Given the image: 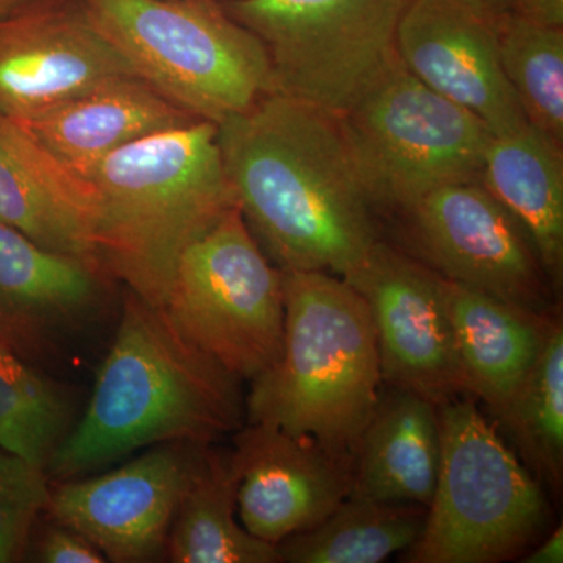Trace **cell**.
Segmentation results:
<instances>
[{
    "instance_id": "cell-1",
    "label": "cell",
    "mask_w": 563,
    "mask_h": 563,
    "mask_svg": "<svg viewBox=\"0 0 563 563\" xmlns=\"http://www.w3.org/2000/svg\"><path fill=\"white\" fill-rule=\"evenodd\" d=\"M218 140L236 207L280 272L346 277L380 240L340 114L272 92Z\"/></svg>"
},
{
    "instance_id": "cell-2",
    "label": "cell",
    "mask_w": 563,
    "mask_h": 563,
    "mask_svg": "<svg viewBox=\"0 0 563 563\" xmlns=\"http://www.w3.org/2000/svg\"><path fill=\"white\" fill-rule=\"evenodd\" d=\"M242 418L239 377L129 291L87 410L46 472L76 479L152 444H209Z\"/></svg>"
},
{
    "instance_id": "cell-3",
    "label": "cell",
    "mask_w": 563,
    "mask_h": 563,
    "mask_svg": "<svg viewBox=\"0 0 563 563\" xmlns=\"http://www.w3.org/2000/svg\"><path fill=\"white\" fill-rule=\"evenodd\" d=\"M87 179L98 195L95 242L103 272L157 309L185 247L236 207L218 125L206 120L133 141Z\"/></svg>"
},
{
    "instance_id": "cell-4",
    "label": "cell",
    "mask_w": 563,
    "mask_h": 563,
    "mask_svg": "<svg viewBox=\"0 0 563 563\" xmlns=\"http://www.w3.org/2000/svg\"><path fill=\"white\" fill-rule=\"evenodd\" d=\"M282 280L284 346L252 379L247 421L355 455L384 383L368 306L333 274L282 272Z\"/></svg>"
},
{
    "instance_id": "cell-5",
    "label": "cell",
    "mask_w": 563,
    "mask_h": 563,
    "mask_svg": "<svg viewBox=\"0 0 563 563\" xmlns=\"http://www.w3.org/2000/svg\"><path fill=\"white\" fill-rule=\"evenodd\" d=\"M135 76L220 125L273 92L265 47L221 0H77Z\"/></svg>"
},
{
    "instance_id": "cell-6",
    "label": "cell",
    "mask_w": 563,
    "mask_h": 563,
    "mask_svg": "<svg viewBox=\"0 0 563 563\" xmlns=\"http://www.w3.org/2000/svg\"><path fill=\"white\" fill-rule=\"evenodd\" d=\"M442 457L412 563H496L518 558L550 518L542 485L470 398L439 406Z\"/></svg>"
},
{
    "instance_id": "cell-7",
    "label": "cell",
    "mask_w": 563,
    "mask_h": 563,
    "mask_svg": "<svg viewBox=\"0 0 563 563\" xmlns=\"http://www.w3.org/2000/svg\"><path fill=\"white\" fill-rule=\"evenodd\" d=\"M340 120L373 209L398 214L446 185L481 180L493 135L476 114L422 84L398 57Z\"/></svg>"
},
{
    "instance_id": "cell-8",
    "label": "cell",
    "mask_w": 563,
    "mask_h": 563,
    "mask_svg": "<svg viewBox=\"0 0 563 563\" xmlns=\"http://www.w3.org/2000/svg\"><path fill=\"white\" fill-rule=\"evenodd\" d=\"M161 309L185 340L239 379H255L279 361L282 272L239 207L185 247Z\"/></svg>"
},
{
    "instance_id": "cell-9",
    "label": "cell",
    "mask_w": 563,
    "mask_h": 563,
    "mask_svg": "<svg viewBox=\"0 0 563 563\" xmlns=\"http://www.w3.org/2000/svg\"><path fill=\"white\" fill-rule=\"evenodd\" d=\"M410 0H224L265 47L273 92L342 114L396 58Z\"/></svg>"
},
{
    "instance_id": "cell-10",
    "label": "cell",
    "mask_w": 563,
    "mask_h": 563,
    "mask_svg": "<svg viewBox=\"0 0 563 563\" xmlns=\"http://www.w3.org/2000/svg\"><path fill=\"white\" fill-rule=\"evenodd\" d=\"M407 254L444 279L542 314L553 284L531 235L483 181L429 192L401 213Z\"/></svg>"
},
{
    "instance_id": "cell-11",
    "label": "cell",
    "mask_w": 563,
    "mask_h": 563,
    "mask_svg": "<svg viewBox=\"0 0 563 563\" xmlns=\"http://www.w3.org/2000/svg\"><path fill=\"white\" fill-rule=\"evenodd\" d=\"M343 279L368 306L384 383L437 407L466 395L439 273L377 240Z\"/></svg>"
},
{
    "instance_id": "cell-12",
    "label": "cell",
    "mask_w": 563,
    "mask_h": 563,
    "mask_svg": "<svg viewBox=\"0 0 563 563\" xmlns=\"http://www.w3.org/2000/svg\"><path fill=\"white\" fill-rule=\"evenodd\" d=\"M504 11L488 0H410L395 41L404 68L493 135L528 125L499 58Z\"/></svg>"
},
{
    "instance_id": "cell-13",
    "label": "cell",
    "mask_w": 563,
    "mask_h": 563,
    "mask_svg": "<svg viewBox=\"0 0 563 563\" xmlns=\"http://www.w3.org/2000/svg\"><path fill=\"white\" fill-rule=\"evenodd\" d=\"M206 444L165 443L113 472L66 481L47 506L58 525L111 562L154 561L166 550L181 493Z\"/></svg>"
},
{
    "instance_id": "cell-14",
    "label": "cell",
    "mask_w": 563,
    "mask_h": 563,
    "mask_svg": "<svg viewBox=\"0 0 563 563\" xmlns=\"http://www.w3.org/2000/svg\"><path fill=\"white\" fill-rule=\"evenodd\" d=\"M125 76L135 73L77 0H38L0 20L3 117L31 120Z\"/></svg>"
},
{
    "instance_id": "cell-15",
    "label": "cell",
    "mask_w": 563,
    "mask_h": 563,
    "mask_svg": "<svg viewBox=\"0 0 563 563\" xmlns=\"http://www.w3.org/2000/svg\"><path fill=\"white\" fill-rule=\"evenodd\" d=\"M233 444L236 512L244 529L263 542L277 544L309 531L350 496L354 454L265 422H250Z\"/></svg>"
},
{
    "instance_id": "cell-16",
    "label": "cell",
    "mask_w": 563,
    "mask_h": 563,
    "mask_svg": "<svg viewBox=\"0 0 563 563\" xmlns=\"http://www.w3.org/2000/svg\"><path fill=\"white\" fill-rule=\"evenodd\" d=\"M98 263L47 250L0 222V342L25 357L54 350L102 303Z\"/></svg>"
},
{
    "instance_id": "cell-17",
    "label": "cell",
    "mask_w": 563,
    "mask_h": 563,
    "mask_svg": "<svg viewBox=\"0 0 563 563\" xmlns=\"http://www.w3.org/2000/svg\"><path fill=\"white\" fill-rule=\"evenodd\" d=\"M98 195L20 122L0 114V222L47 250L98 263Z\"/></svg>"
},
{
    "instance_id": "cell-18",
    "label": "cell",
    "mask_w": 563,
    "mask_h": 563,
    "mask_svg": "<svg viewBox=\"0 0 563 563\" xmlns=\"http://www.w3.org/2000/svg\"><path fill=\"white\" fill-rule=\"evenodd\" d=\"M192 121L198 120L146 81L125 76L18 122L87 179L111 152Z\"/></svg>"
},
{
    "instance_id": "cell-19",
    "label": "cell",
    "mask_w": 563,
    "mask_h": 563,
    "mask_svg": "<svg viewBox=\"0 0 563 563\" xmlns=\"http://www.w3.org/2000/svg\"><path fill=\"white\" fill-rule=\"evenodd\" d=\"M444 298L466 395L498 415L531 373L558 313L532 312L448 279Z\"/></svg>"
},
{
    "instance_id": "cell-20",
    "label": "cell",
    "mask_w": 563,
    "mask_h": 563,
    "mask_svg": "<svg viewBox=\"0 0 563 563\" xmlns=\"http://www.w3.org/2000/svg\"><path fill=\"white\" fill-rule=\"evenodd\" d=\"M442 457L439 407L404 388L380 391L355 450L350 495L428 507Z\"/></svg>"
},
{
    "instance_id": "cell-21",
    "label": "cell",
    "mask_w": 563,
    "mask_h": 563,
    "mask_svg": "<svg viewBox=\"0 0 563 563\" xmlns=\"http://www.w3.org/2000/svg\"><path fill=\"white\" fill-rule=\"evenodd\" d=\"M481 181L525 225L558 295L563 279L562 146L529 124L492 135Z\"/></svg>"
},
{
    "instance_id": "cell-22",
    "label": "cell",
    "mask_w": 563,
    "mask_h": 563,
    "mask_svg": "<svg viewBox=\"0 0 563 563\" xmlns=\"http://www.w3.org/2000/svg\"><path fill=\"white\" fill-rule=\"evenodd\" d=\"M236 476L231 459L202 448L184 493L166 550L176 563L280 562L276 544L263 542L240 525Z\"/></svg>"
},
{
    "instance_id": "cell-23",
    "label": "cell",
    "mask_w": 563,
    "mask_h": 563,
    "mask_svg": "<svg viewBox=\"0 0 563 563\" xmlns=\"http://www.w3.org/2000/svg\"><path fill=\"white\" fill-rule=\"evenodd\" d=\"M428 507L350 495L325 520L277 543L280 562L377 563L409 550L424 531Z\"/></svg>"
},
{
    "instance_id": "cell-24",
    "label": "cell",
    "mask_w": 563,
    "mask_h": 563,
    "mask_svg": "<svg viewBox=\"0 0 563 563\" xmlns=\"http://www.w3.org/2000/svg\"><path fill=\"white\" fill-rule=\"evenodd\" d=\"M74 418L69 388L0 342V448L46 472Z\"/></svg>"
},
{
    "instance_id": "cell-25",
    "label": "cell",
    "mask_w": 563,
    "mask_h": 563,
    "mask_svg": "<svg viewBox=\"0 0 563 563\" xmlns=\"http://www.w3.org/2000/svg\"><path fill=\"white\" fill-rule=\"evenodd\" d=\"M520 450L526 465L561 490L563 476V328L551 322L547 342L531 373L496 415Z\"/></svg>"
},
{
    "instance_id": "cell-26",
    "label": "cell",
    "mask_w": 563,
    "mask_h": 563,
    "mask_svg": "<svg viewBox=\"0 0 563 563\" xmlns=\"http://www.w3.org/2000/svg\"><path fill=\"white\" fill-rule=\"evenodd\" d=\"M499 58L528 124L562 146L563 27L506 10L499 27Z\"/></svg>"
},
{
    "instance_id": "cell-27",
    "label": "cell",
    "mask_w": 563,
    "mask_h": 563,
    "mask_svg": "<svg viewBox=\"0 0 563 563\" xmlns=\"http://www.w3.org/2000/svg\"><path fill=\"white\" fill-rule=\"evenodd\" d=\"M49 501L46 472L0 448V563L20 558Z\"/></svg>"
},
{
    "instance_id": "cell-28",
    "label": "cell",
    "mask_w": 563,
    "mask_h": 563,
    "mask_svg": "<svg viewBox=\"0 0 563 563\" xmlns=\"http://www.w3.org/2000/svg\"><path fill=\"white\" fill-rule=\"evenodd\" d=\"M38 561L46 563H102L106 555L68 526H51L38 544Z\"/></svg>"
},
{
    "instance_id": "cell-29",
    "label": "cell",
    "mask_w": 563,
    "mask_h": 563,
    "mask_svg": "<svg viewBox=\"0 0 563 563\" xmlns=\"http://www.w3.org/2000/svg\"><path fill=\"white\" fill-rule=\"evenodd\" d=\"M509 11L539 24L563 27V0H510Z\"/></svg>"
},
{
    "instance_id": "cell-30",
    "label": "cell",
    "mask_w": 563,
    "mask_h": 563,
    "mask_svg": "<svg viewBox=\"0 0 563 563\" xmlns=\"http://www.w3.org/2000/svg\"><path fill=\"white\" fill-rule=\"evenodd\" d=\"M523 563H562L563 562V531L562 526L558 529L540 547L531 553L526 554L521 559Z\"/></svg>"
},
{
    "instance_id": "cell-31",
    "label": "cell",
    "mask_w": 563,
    "mask_h": 563,
    "mask_svg": "<svg viewBox=\"0 0 563 563\" xmlns=\"http://www.w3.org/2000/svg\"><path fill=\"white\" fill-rule=\"evenodd\" d=\"M35 2H38V0H0V20L27 9L29 5Z\"/></svg>"
},
{
    "instance_id": "cell-32",
    "label": "cell",
    "mask_w": 563,
    "mask_h": 563,
    "mask_svg": "<svg viewBox=\"0 0 563 563\" xmlns=\"http://www.w3.org/2000/svg\"><path fill=\"white\" fill-rule=\"evenodd\" d=\"M488 2L493 3V5L498 7V9L509 10L510 0H488Z\"/></svg>"
},
{
    "instance_id": "cell-33",
    "label": "cell",
    "mask_w": 563,
    "mask_h": 563,
    "mask_svg": "<svg viewBox=\"0 0 563 563\" xmlns=\"http://www.w3.org/2000/svg\"><path fill=\"white\" fill-rule=\"evenodd\" d=\"M221 2H224V0H221Z\"/></svg>"
}]
</instances>
